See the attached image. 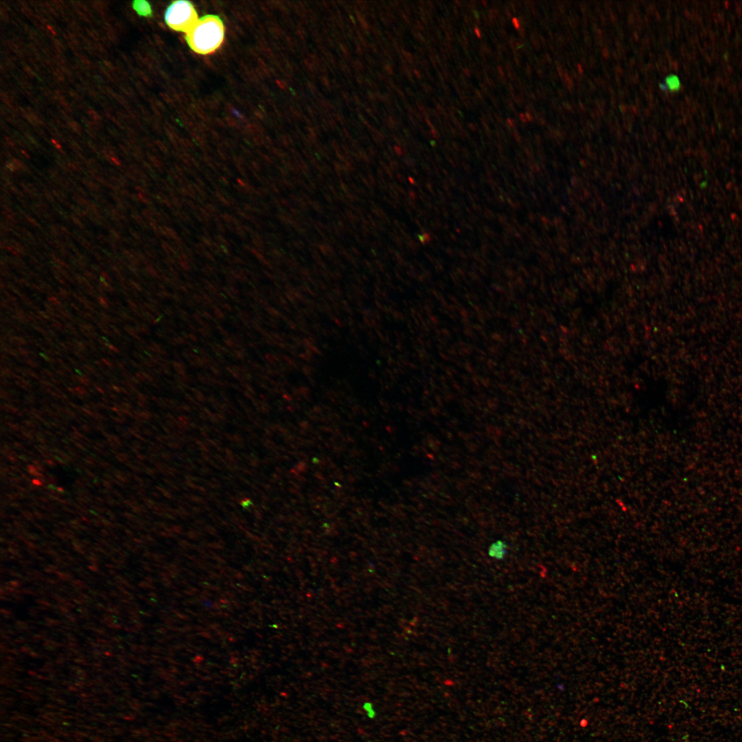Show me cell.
<instances>
[{
  "label": "cell",
  "mask_w": 742,
  "mask_h": 742,
  "mask_svg": "<svg viewBox=\"0 0 742 742\" xmlns=\"http://www.w3.org/2000/svg\"><path fill=\"white\" fill-rule=\"evenodd\" d=\"M164 19L170 28L186 33L199 19L196 9L191 2L175 1L166 8Z\"/></svg>",
  "instance_id": "2"
},
{
  "label": "cell",
  "mask_w": 742,
  "mask_h": 742,
  "mask_svg": "<svg viewBox=\"0 0 742 742\" xmlns=\"http://www.w3.org/2000/svg\"><path fill=\"white\" fill-rule=\"evenodd\" d=\"M512 23H513V25L515 26V28H517V29L519 28V26H520L519 21L517 18H513L512 19Z\"/></svg>",
  "instance_id": "6"
},
{
  "label": "cell",
  "mask_w": 742,
  "mask_h": 742,
  "mask_svg": "<svg viewBox=\"0 0 742 742\" xmlns=\"http://www.w3.org/2000/svg\"><path fill=\"white\" fill-rule=\"evenodd\" d=\"M133 8L141 16L150 17L153 15L152 8L148 2L144 0H136L132 3Z\"/></svg>",
  "instance_id": "4"
},
{
  "label": "cell",
  "mask_w": 742,
  "mask_h": 742,
  "mask_svg": "<svg viewBox=\"0 0 742 742\" xmlns=\"http://www.w3.org/2000/svg\"><path fill=\"white\" fill-rule=\"evenodd\" d=\"M681 87L679 78L673 74L666 76L663 83H660V88L664 91H675Z\"/></svg>",
  "instance_id": "5"
},
{
  "label": "cell",
  "mask_w": 742,
  "mask_h": 742,
  "mask_svg": "<svg viewBox=\"0 0 742 742\" xmlns=\"http://www.w3.org/2000/svg\"><path fill=\"white\" fill-rule=\"evenodd\" d=\"M186 40L194 52L211 54L223 44L225 39V27L220 17L205 15L197 20L186 33Z\"/></svg>",
  "instance_id": "1"
},
{
  "label": "cell",
  "mask_w": 742,
  "mask_h": 742,
  "mask_svg": "<svg viewBox=\"0 0 742 742\" xmlns=\"http://www.w3.org/2000/svg\"><path fill=\"white\" fill-rule=\"evenodd\" d=\"M507 552V546L502 540H497L492 543L488 549V554L496 560H502Z\"/></svg>",
  "instance_id": "3"
},
{
  "label": "cell",
  "mask_w": 742,
  "mask_h": 742,
  "mask_svg": "<svg viewBox=\"0 0 742 742\" xmlns=\"http://www.w3.org/2000/svg\"><path fill=\"white\" fill-rule=\"evenodd\" d=\"M474 31H475V34H476V36H477V37L480 38V37H481V32H480V30H479L478 28H475V29H474Z\"/></svg>",
  "instance_id": "7"
}]
</instances>
